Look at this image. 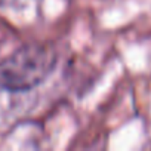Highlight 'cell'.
Listing matches in <instances>:
<instances>
[{"label": "cell", "mask_w": 151, "mask_h": 151, "mask_svg": "<svg viewBox=\"0 0 151 151\" xmlns=\"http://www.w3.org/2000/svg\"><path fill=\"white\" fill-rule=\"evenodd\" d=\"M56 64L55 47L45 43H25L0 59V91L30 92L50 77Z\"/></svg>", "instance_id": "cell-1"}, {"label": "cell", "mask_w": 151, "mask_h": 151, "mask_svg": "<svg viewBox=\"0 0 151 151\" xmlns=\"http://www.w3.org/2000/svg\"><path fill=\"white\" fill-rule=\"evenodd\" d=\"M39 0H0V9H15L22 11L34 6Z\"/></svg>", "instance_id": "cell-2"}]
</instances>
